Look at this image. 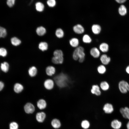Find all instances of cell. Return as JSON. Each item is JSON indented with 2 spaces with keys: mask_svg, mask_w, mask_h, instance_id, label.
Instances as JSON below:
<instances>
[{
  "mask_svg": "<svg viewBox=\"0 0 129 129\" xmlns=\"http://www.w3.org/2000/svg\"><path fill=\"white\" fill-rule=\"evenodd\" d=\"M54 80L57 86L61 88L67 87L70 80L68 75L63 72H61L55 76Z\"/></svg>",
  "mask_w": 129,
  "mask_h": 129,
  "instance_id": "1",
  "label": "cell"
},
{
  "mask_svg": "<svg viewBox=\"0 0 129 129\" xmlns=\"http://www.w3.org/2000/svg\"><path fill=\"white\" fill-rule=\"evenodd\" d=\"M72 57L74 61H78L81 63H83L85 60L86 57L84 48L82 46H79L75 48L73 51Z\"/></svg>",
  "mask_w": 129,
  "mask_h": 129,
  "instance_id": "2",
  "label": "cell"
},
{
  "mask_svg": "<svg viewBox=\"0 0 129 129\" xmlns=\"http://www.w3.org/2000/svg\"><path fill=\"white\" fill-rule=\"evenodd\" d=\"M118 86L119 91L122 94H126L129 92V83L125 80L120 81L118 83Z\"/></svg>",
  "mask_w": 129,
  "mask_h": 129,
  "instance_id": "3",
  "label": "cell"
},
{
  "mask_svg": "<svg viewBox=\"0 0 129 129\" xmlns=\"http://www.w3.org/2000/svg\"><path fill=\"white\" fill-rule=\"evenodd\" d=\"M99 58L101 64L105 66L109 64L111 60L110 57L106 54L101 55Z\"/></svg>",
  "mask_w": 129,
  "mask_h": 129,
  "instance_id": "4",
  "label": "cell"
},
{
  "mask_svg": "<svg viewBox=\"0 0 129 129\" xmlns=\"http://www.w3.org/2000/svg\"><path fill=\"white\" fill-rule=\"evenodd\" d=\"M55 84L54 80L51 79H48L44 81V86L47 90H51L54 88Z\"/></svg>",
  "mask_w": 129,
  "mask_h": 129,
  "instance_id": "5",
  "label": "cell"
},
{
  "mask_svg": "<svg viewBox=\"0 0 129 129\" xmlns=\"http://www.w3.org/2000/svg\"><path fill=\"white\" fill-rule=\"evenodd\" d=\"M101 90L99 85L97 84H94L91 86L90 92L92 94L98 96L101 94Z\"/></svg>",
  "mask_w": 129,
  "mask_h": 129,
  "instance_id": "6",
  "label": "cell"
},
{
  "mask_svg": "<svg viewBox=\"0 0 129 129\" xmlns=\"http://www.w3.org/2000/svg\"><path fill=\"white\" fill-rule=\"evenodd\" d=\"M90 54L91 56L94 59L99 58L101 55L99 49L96 47H93L91 49Z\"/></svg>",
  "mask_w": 129,
  "mask_h": 129,
  "instance_id": "7",
  "label": "cell"
},
{
  "mask_svg": "<svg viewBox=\"0 0 129 129\" xmlns=\"http://www.w3.org/2000/svg\"><path fill=\"white\" fill-rule=\"evenodd\" d=\"M74 32L78 34H81L84 33L85 29L83 26L81 24H78L74 25L73 27Z\"/></svg>",
  "mask_w": 129,
  "mask_h": 129,
  "instance_id": "8",
  "label": "cell"
},
{
  "mask_svg": "<svg viewBox=\"0 0 129 129\" xmlns=\"http://www.w3.org/2000/svg\"><path fill=\"white\" fill-rule=\"evenodd\" d=\"M103 110L105 113L109 114L113 112L114 108L112 104L109 103H106L104 106Z\"/></svg>",
  "mask_w": 129,
  "mask_h": 129,
  "instance_id": "9",
  "label": "cell"
},
{
  "mask_svg": "<svg viewBox=\"0 0 129 129\" xmlns=\"http://www.w3.org/2000/svg\"><path fill=\"white\" fill-rule=\"evenodd\" d=\"M45 71L47 75L51 76L55 74L56 70L54 66L49 65L46 67Z\"/></svg>",
  "mask_w": 129,
  "mask_h": 129,
  "instance_id": "10",
  "label": "cell"
},
{
  "mask_svg": "<svg viewBox=\"0 0 129 129\" xmlns=\"http://www.w3.org/2000/svg\"><path fill=\"white\" fill-rule=\"evenodd\" d=\"M52 63L55 64L61 65L63 64L64 61V57H58L53 56L52 58Z\"/></svg>",
  "mask_w": 129,
  "mask_h": 129,
  "instance_id": "11",
  "label": "cell"
},
{
  "mask_svg": "<svg viewBox=\"0 0 129 129\" xmlns=\"http://www.w3.org/2000/svg\"><path fill=\"white\" fill-rule=\"evenodd\" d=\"M99 86L101 90L104 91H108L110 88V85L106 81H103L100 82Z\"/></svg>",
  "mask_w": 129,
  "mask_h": 129,
  "instance_id": "12",
  "label": "cell"
},
{
  "mask_svg": "<svg viewBox=\"0 0 129 129\" xmlns=\"http://www.w3.org/2000/svg\"><path fill=\"white\" fill-rule=\"evenodd\" d=\"M24 109L25 112L28 114L32 113L34 111L35 108L33 105L31 103H27L24 107Z\"/></svg>",
  "mask_w": 129,
  "mask_h": 129,
  "instance_id": "13",
  "label": "cell"
},
{
  "mask_svg": "<svg viewBox=\"0 0 129 129\" xmlns=\"http://www.w3.org/2000/svg\"><path fill=\"white\" fill-rule=\"evenodd\" d=\"M91 29L92 33L95 35L99 34L102 30L101 27L98 24H93L91 27Z\"/></svg>",
  "mask_w": 129,
  "mask_h": 129,
  "instance_id": "14",
  "label": "cell"
},
{
  "mask_svg": "<svg viewBox=\"0 0 129 129\" xmlns=\"http://www.w3.org/2000/svg\"><path fill=\"white\" fill-rule=\"evenodd\" d=\"M119 111L124 118L129 120V108L127 107L122 108H120Z\"/></svg>",
  "mask_w": 129,
  "mask_h": 129,
  "instance_id": "15",
  "label": "cell"
},
{
  "mask_svg": "<svg viewBox=\"0 0 129 129\" xmlns=\"http://www.w3.org/2000/svg\"><path fill=\"white\" fill-rule=\"evenodd\" d=\"M99 49L101 52L104 54H105L109 51V46L107 43L103 42L100 44Z\"/></svg>",
  "mask_w": 129,
  "mask_h": 129,
  "instance_id": "16",
  "label": "cell"
},
{
  "mask_svg": "<svg viewBox=\"0 0 129 129\" xmlns=\"http://www.w3.org/2000/svg\"><path fill=\"white\" fill-rule=\"evenodd\" d=\"M111 126L114 129H119L122 126L121 122L117 119L113 120L111 123Z\"/></svg>",
  "mask_w": 129,
  "mask_h": 129,
  "instance_id": "17",
  "label": "cell"
},
{
  "mask_svg": "<svg viewBox=\"0 0 129 129\" xmlns=\"http://www.w3.org/2000/svg\"><path fill=\"white\" fill-rule=\"evenodd\" d=\"M69 43L71 47L75 48L79 46V40L76 38H73L70 40Z\"/></svg>",
  "mask_w": 129,
  "mask_h": 129,
  "instance_id": "18",
  "label": "cell"
},
{
  "mask_svg": "<svg viewBox=\"0 0 129 129\" xmlns=\"http://www.w3.org/2000/svg\"><path fill=\"white\" fill-rule=\"evenodd\" d=\"M97 73L99 74L103 75L105 74L106 72L107 69L106 66L101 64L97 67Z\"/></svg>",
  "mask_w": 129,
  "mask_h": 129,
  "instance_id": "19",
  "label": "cell"
},
{
  "mask_svg": "<svg viewBox=\"0 0 129 129\" xmlns=\"http://www.w3.org/2000/svg\"><path fill=\"white\" fill-rule=\"evenodd\" d=\"M118 12L120 15L124 16L126 15L127 13V9L124 5L121 4L118 8Z\"/></svg>",
  "mask_w": 129,
  "mask_h": 129,
  "instance_id": "20",
  "label": "cell"
},
{
  "mask_svg": "<svg viewBox=\"0 0 129 129\" xmlns=\"http://www.w3.org/2000/svg\"><path fill=\"white\" fill-rule=\"evenodd\" d=\"M46 30L43 27L40 26L37 27L36 30V32L37 34L40 36L44 35L46 33Z\"/></svg>",
  "mask_w": 129,
  "mask_h": 129,
  "instance_id": "21",
  "label": "cell"
},
{
  "mask_svg": "<svg viewBox=\"0 0 129 129\" xmlns=\"http://www.w3.org/2000/svg\"><path fill=\"white\" fill-rule=\"evenodd\" d=\"M23 86L21 84L17 83L14 85L13 89L15 92L16 93H19L21 92L23 90Z\"/></svg>",
  "mask_w": 129,
  "mask_h": 129,
  "instance_id": "22",
  "label": "cell"
},
{
  "mask_svg": "<svg viewBox=\"0 0 129 129\" xmlns=\"http://www.w3.org/2000/svg\"><path fill=\"white\" fill-rule=\"evenodd\" d=\"M46 117V114L43 112H42L38 113L36 115V119L39 122H43Z\"/></svg>",
  "mask_w": 129,
  "mask_h": 129,
  "instance_id": "23",
  "label": "cell"
},
{
  "mask_svg": "<svg viewBox=\"0 0 129 129\" xmlns=\"http://www.w3.org/2000/svg\"><path fill=\"white\" fill-rule=\"evenodd\" d=\"M28 72L29 75L31 77L35 76L37 73V70L36 67L33 66L30 67L28 70Z\"/></svg>",
  "mask_w": 129,
  "mask_h": 129,
  "instance_id": "24",
  "label": "cell"
},
{
  "mask_svg": "<svg viewBox=\"0 0 129 129\" xmlns=\"http://www.w3.org/2000/svg\"><path fill=\"white\" fill-rule=\"evenodd\" d=\"M38 48L41 51H44L48 50V45L46 42H41L39 43Z\"/></svg>",
  "mask_w": 129,
  "mask_h": 129,
  "instance_id": "25",
  "label": "cell"
},
{
  "mask_svg": "<svg viewBox=\"0 0 129 129\" xmlns=\"http://www.w3.org/2000/svg\"><path fill=\"white\" fill-rule=\"evenodd\" d=\"M55 34L57 38H62L64 36V32L62 28H59L56 30Z\"/></svg>",
  "mask_w": 129,
  "mask_h": 129,
  "instance_id": "26",
  "label": "cell"
},
{
  "mask_svg": "<svg viewBox=\"0 0 129 129\" xmlns=\"http://www.w3.org/2000/svg\"><path fill=\"white\" fill-rule=\"evenodd\" d=\"M35 7L37 11L39 12H41L44 10V6L42 2L38 1L36 3Z\"/></svg>",
  "mask_w": 129,
  "mask_h": 129,
  "instance_id": "27",
  "label": "cell"
},
{
  "mask_svg": "<svg viewBox=\"0 0 129 129\" xmlns=\"http://www.w3.org/2000/svg\"><path fill=\"white\" fill-rule=\"evenodd\" d=\"M9 65L6 62H4L1 64L0 68L1 70L5 73L8 72L9 69Z\"/></svg>",
  "mask_w": 129,
  "mask_h": 129,
  "instance_id": "28",
  "label": "cell"
},
{
  "mask_svg": "<svg viewBox=\"0 0 129 129\" xmlns=\"http://www.w3.org/2000/svg\"><path fill=\"white\" fill-rule=\"evenodd\" d=\"M10 41L12 44L15 46H18L21 43V40L15 37L11 38Z\"/></svg>",
  "mask_w": 129,
  "mask_h": 129,
  "instance_id": "29",
  "label": "cell"
},
{
  "mask_svg": "<svg viewBox=\"0 0 129 129\" xmlns=\"http://www.w3.org/2000/svg\"><path fill=\"white\" fill-rule=\"evenodd\" d=\"M37 106L40 109H42L46 108V103L44 99H40L38 102Z\"/></svg>",
  "mask_w": 129,
  "mask_h": 129,
  "instance_id": "30",
  "label": "cell"
},
{
  "mask_svg": "<svg viewBox=\"0 0 129 129\" xmlns=\"http://www.w3.org/2000/svg\"><path fill=\"white\" fill-rule=\"evenodd\" d=\"M83 42L86 43H90L92 41V39L90 36L88 34H85L84 35L82 38Z\"/></svg>",
  "mask_w": 129,
  "mask_h": 129,
  "instance_id": "31",
  "label": "cell"
},
{
  "mask_svg": "<svg viewBox=\"0 0 129 129\" xmlns=\"http://www.w3.org/2000/svg\"><path fill=\"white\" fill-rule=\"evenodd\" d=\"M51 125L55 128H58L61 126V124L59 121L56 119H53L51 122Z\"/></svg>",
  "mask_w": 129,
  "mask_h": 129,
  "instance_id": "32",
  "label": "cell"
},
{
  "mask_svg": "<svg viewBox=\"0 0 129 129\" xmlns=\"http://www.w3.org/2000/svg\"><path fill=\"white\" fill-rule=\"evenodd\" d=\"M53 56L58 57H64V54L63 51L60 49L55 50L53 53Z\"/></svg>",
  "mask_w": 129,
  "mask_h": 129,
  "instance_id": "33",
  "label": "cell"
},
{
  "mask_svg": "<svg viewBox=\"0 0 129 129\" xmlns=\"http://www.w3.org/2000/svg\"><path fill=\"white\" fill-rule=\"evenodd\" d=\"M7 34V32L6 29L4 27H0V37L4 38L5 37Z\"/></svg>",
  "mask_w": 129,
  "mask_h": 129,
  "instance_id": "34",
  "label": "cell"
},
{
  "mask_svg": "<svg viewBox=\"0 0 129 129\" xmlns=\"http://www.w3.org/2000/svg\"><path fill=\"white\" fill-rule=\"evenodd\" d=\"M48 5L51 7H53L56 5V2L55 0H48L47 1Z\"/></svg>",
  "mask_w": 129,
  "mask_h": 129,
  "instance_id": "35",
  "label": "cell"
},
{
  "mask_svg": "<svg viewBox=\"0 0 129 129\" xmlns=\"http://www.w3.org/2000/svg\"><path fill=\"white\" fill-rule=\"evenodd\" d=\"M7 50L4 48L1 47L0 48V56L5 57L6 56L7 54Z\"/></svg>",
  "mask_w": 129,
  "mask_h": 129,
  "instance_id": "36",
  "label": "cell"
},
{
  "mask_svg": "<svg viewBox=\"0 0 129 129\" xmlns=\"http://www.w3.org/2000/svg\"><path fill=\"white\" fill-rule=\"evenodd\" d=\"M82 127L84 129L88 128L90 126V123L87 120L83 121L81 123Z\"/></svg>",
  "mask_w": 129,
  "mask_h": 129,
  "instance_id": "37",
  "label": "cell"
},
{
  "mask_svg": "<svg viewBox=\"0 0 129 129\" xmlns=\"http://www.w3.org/2000/svg\"><path fill=\"white\" fill-rule=\"evenodd\" d=\"M18 125L16 122H11L10 124V129H18Z\"/></svg>",
  "mask_w": 129,
  "mask_h": 129,
  "instance_id": "38",
  "label": "cell"
},
{
  "mask_svg": "<svg viewBox=\"0 0 129 129\" xmlns=\"http://www.w3.org/2000/svg\"><path fill=\"white\" fill-rule=\"evenodd\" d=\"M15 1V0H7L6 2V4L9 7H11L14 5Z\"/></svg>",
  "mask_w": 129,
  "mask_h": 129,
  "instance_id": "39",
  "label": "cell"
},
{
  "mask_svg": "<svg viewBox=\"0 0 129 129\" xmlns=\"http://www.w3.org/2000/svg\"><path fill=\"white\" fill-rule=\"evenodd\" d=\"M4 86V83L2 81L0 82V91H1L3 89Z\"/></svg>",
  "mask_w": 129,
  "mask_h": 129,
  "instance_id": "40",
  "label": "cell"
},
{
  "mask_svg": "<svg viewBox=\"0 0 129 129\" xmlns=\"http://www.w3.org/2000/svg\"><path fill=\"white\" fill-rule=\"evenodd\" d=\"M115 1L118 3L120 4H122L125 2L126 0H116Z\"/></svg>",
  "mask_w": 129,
  "mask_h": 129,
  "instance_id": "41",
  "label": "cell"
},
{
  "mask_svg": "<svg viewBox=\"0 0 129 129\" xmlns=\"http://www.w3.org/2000/svg\"><path fill=\"white\" fill-rule=\"evenodd\" d=\"M125 70L126 73L129 75V64L126 67L125 69Z\"/></svg>",
  "mask_w": 129,
  "mask_h": 129,
  "instance_id": "42",
  "label": "cell"
},
{
  "mask_svg": "<svg viewBox=\"0 0 129 129\" xmlns=\"http://www.w3.org/2000/svg\"><path fill=\"white\" fill-rule=\"evenodd\" d=\"M126 127L127 129H129V121L127 124Z\"/></svg>",
  "mask_w": 129,
  "mask_h": 129,
  "instance_id": "43",
  "label": "cell"
}]
</instances>
